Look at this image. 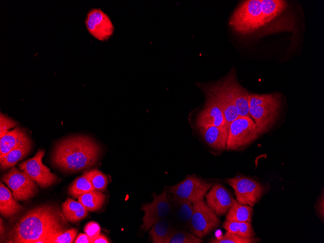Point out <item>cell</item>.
<instances>
[{"label":"cell","instance_id":"obj_11","mask_svg":"<svg viewBox=\"0 0 324 243\" xmlns=\"http://www.w3.org/2000/svg\"><path fill=\"white\" fill-rule=\"evenodd\" d=\"M153 201L144 204L141 210L144 211L142 227L147 231L160 220L168 218L171 211V205L167 198V193L163 191L160 194L153 193Z\"/></svg>","mask_w":324,"mask_h":243},{"label":"cell","instance_id":"obj_35","mask_svg":"<svg viewBox=\"0 0 324 243\" xmlns=\"http://www.w3.org/2000/svg\"><path fill=\"white\" fill-rule=\"evenodd\" d=\"M324 194L321 196L318 202L317 209L318 214L321 219L323 220L324 218Z\"/></svg>","mask_w":324,"mask_h":243},{"label":"cell","instance_id":"obj_33","mask_svg":"<svg viewBox=\"0 0 324 243\" xmlns=\"http://www.w3.org/2000/svg\"><path fill=\"white\" fill-rule=\"evenodd\" d=\"M18 123L0 113V138L2 137L10 129L17 126Z\"/></svg>","mask_w":324,"mask_h":243},{"label":"cell","instance_id":"obj_16","mask_svg":"<svg viewBox=\"0 0 324 243\" xmlns=\"http://www.w3.org/2000/svg\"><path fill=\"white\" fill-rule=\"evenodd\" d=\"M205 196L206 204L219 217L226 215L234 199L229 191L218 183L212 186Z\"/></svg>","mask_w":324,"mask_h":243},{"label":"cell","instance_id":"obj_20","mask_svg":"<svg viewBox=\"0 0 324 243\" xmlns=\"http://www.w3.org/2000/svg\"><path fill=\"white\" fill-rule=\"evenodd\" d=\"M29 138L24 130L20 127L7 132L0 138V162L11 150Z\"/></svg>","mask_w":324,"mask_h":243},{"label":"cell","instance_id":"obj_13","mask_svg":"<svg viewBox=\"0 0 324 243\" xmlns=\"http://www.w3.org/2000/svg\"><path fill=\"white\" fill-rule=\"evenodd\" d=\"M85 24L89 33L100 41L108 39L114 30L109 16L98 8H92L88 11Z\"/></svg>","mask_w":324,"mask_h":243},{"label":"cell","instance_id":"obj_6","mask_svg":"<svg viewBox=\"0 0 324 243\" xmlns=\"http://www.w3.org/2000/svg\"><path fill=\"white\" fill-rule=\"evenodd\" d=\"M226 181L233 188L236 200L239 203L252 208L267 192V187L264 185L245 176L228 178Z\"/></svg>","mask_w":324,"mask_h":243},{"label":"cell","instance_id":"obj_19","mask_svg":"<svg viewBox=\"0 0 324 243\" xmlns=\"http://www.w3.org/2000/svg\"><path fill=\"white\" fill-rule=\"evenodd\" d=\"M23 210V207L14 198L13 193L0 181V212L6 218L14 217Z\"/></svg>","mask_w":324,"mask_h":243},{"label":"cell","instance_id":"obj_5","mask_svg":"<svg viewBox=\"0 0 324 243\" xmlns=\"http://www.w3.org/2000/svg\"><path fill=\"white\" fill-rule=\"evenodd\" d=\"M256 124L248 116H239L229 125L226 149L237 150L244 148L259 136Z\"/></svg>","mask_w":324,"mask_h":243},{"label":"cell","instance_id":"obj_29","mask_svg":"<svg viewBox=\"0 0 324 243\" xmlns=\"http://www.w3.org/2000/svg\"><path fill=\"white\" fill-rule=\"evenodd\" d=\"M82 176L88 179L95 189L99 191H104L107 188L108 179L106 175L97 169L86 170Z\"/></svg>","mask_w":324,"mask_h":243},{"label":"cell","instance_id":"obj_14","mask_svg":"<svg viewBox=\"0 0 324 243\" xmlns=\"http://www.w3.org/2000/svg\"><path fill=\"white\" fill-rule=\"evenodd\" d=\"M206 103L200 112L195 121L197 128L225 125V118L223 110L212 93L207 88L205 90Z\"/></svg>","mask_w":324,"mask_h":243},{"label":"cell","instance_id":"obj_24","mask_svg":"<svg viewBox=\"0 0 324 243\" xmlns=\"http://www.w3.org/2000/svg\"><path fill=\"white\" fill-rule=\"evenodd\" d=\"M253 212L252 207L241 204L233 199L232 205L226 214V220L251 223Z\"/></svg>","mask_w":324,"mask_h":243},{"label":"cell","instance_id":"obj_18","mask_svg":"<svg viewBox=\"0 0 324 243\" xmlns=\"http://www.w3.org/2000/svg\"><path fill=\"white\" fill-rule=\"evenodd\" d=\"M228 76L232 97L239 116L250 117L249 113V94L237 81L234 71L230 72Z\"/></svg>","mask_w":324,"mask_h":243},{"label":"cell","instance_id":"obj_25","mask_svg":"<svg viewBox=\"0 0 324 243\" xmlns=\"http://www.w3.org/2000/svg\"><path fill=\"white\" fill-rule=\"evenodd\" d=\"M78 199V201L89 211L94 212L102 208L106 201V196L101 191L95 190L81 195Z\"/></svg>","mask_w":324,"mask_h":243},{"label":"cell","instance_id":"obj_3","mask_svg":"<svg viewBox=\"0 0 324 243\" xmlns=\"http://www.w3.org/2000/svg\"><path fill=\"white\" fill-rule=\"evenodd\" d=\"M249 113L255 122L259 135L270 129L274 123L280 107L278 94H253L248 96Z\"/></svg>","mask_w":324,"mask_h":243},{"label":"cell","instance_id":"obj_2","mask_svg":"<svg viewBox=\"0 0 324 243\" xmlns=\"http://www.w3.org/2000/svg\"><path fill=\"white\" fill-rule=\"evenodd\" d=\"M100 146L91 138L74 135L65 138L55 145L51 160L61 170L76 173L95 165L100 156Z\"/></svg>","mask_w":324,"mask_h":243},{"label":"cell","instance_id":"obj_8","mask_svg":"<svg viewBox=\"0 0 324 243\" xmlns=\"http://www.w3.org/2000/svg\"><path fill=\"white\" fill-rule=\"evenodd\" d=\"M192 205L193 214L189 230L202 238L217 227L221 221L204 200L194 202Z\"/></svg>","mask_w":324,"mask_h":243},{"label":"cell","instance_id":"obj_10","mask_svg":"<svg viewBox=\"0 0 324 243\" xmlns=\"http://www.w3.org/2000/svg\"><path fill=\"white\" fill-rule=\"evenodd\" d=\"M43 149L38 150L33 157L20 163L19 170L24 171L42 188L51 186L58 180L57 176L42 162Z\"/></svg>","mask_w":324,"mask_h":243},{"label":"cell","instance_id":"obj_37","mask_svg":"<svg viewBox=\"0 0 324 243\" xmlns=\"http://www.w3.org/2000/svg\"><path fill=\"white\" fill-rule=\"evenodd\" d=\"M110 243L107 238L102 235L98 234L97 236L91 239V243Z\"/></svg>","mask_w":324,"mask_h":243},{"label":"cell","instance_id":"obj_28","mask_svg":"<svg viewBox=\"0 0 324 243\" xmlns=\"http://www.w3.org/2000/svg\"><path fill=\"white\" fill-rule=\"evenodd\" d=\"M95 190L90 181L82 175L71 183L68 189V193L72 197L78 198L81 195Z\"/></svg>","mask_w":324,"mask_h":243},{"label":"cell","instance_id":"obj_4","mask_svg":"<svg viewBox=\"0 0 324 243\" xmlns=\"http://www.w3.org/2000/svg\"><path fill=\"white\" fill-rule=\"evenodd\" d=\"M229 24L235 32L242 35L252 33L265 25L261 0H248L240 3L231 16Z\"/></svg>","mask_w":324,"mask_h":243},{"label":"cell","instance_id":"obj_34","mask_svg":"<svg viewBox=\"0 0 324 243\" xmlns=\"http://www.w3.org/2000/svg\"><path fill=\"white\" fill-rule=\"evenodd\" d=\"M100 231V226L98 223L94 221L89 222L84 227V233L91 239L99 234Z\"/></svg>","mask_w":324,"mask_h":243},{"label":"cell","instance_id":"obj_12","mask_svg":"<svg viewBox=\"0 0 324 243\" xmlns=\"http://www.w3.org/2000/svg\"><path fill=\"white\" fill-rule=\"evenodd\" d=\"M207 88L219 103L225 116V125L229 128L230 124L240 116L232 97L228 75Z\"/></svg>","mask_w":324,"mask_h":243},{"label":"cell","instance_id":"obj_30","mask_svg":"<svg viewBox=\"0 0 324 243\" xmlns=\"http://www.w3.org/2000/svg\"><path fill=\"white\" fill-rule=\"evenodd\" d=\"M260 241L259 238L253 236L247 238L238 234L232 233L228 231L219 237H215L210 239V243H256Z\"/></svg>","mask_w":324,"mask_h":243},{"label":"cell","instance_id":"obj_36","mask_svg":"<svg viewBox=\"0 0 324 243\" xmlns=\"http://www.w3.org/2000/svg\"><path fill=\"white\" fill-rule=\"evenodd\" d=\"M75 243H91V239L85 233H80L74 241Z\"/></svg>","mask_w":324,"mask_h":243},{"label":"cell","instance_id":"obj_26","mask_svg":"<svg viewBox=\"0 0 324 243\" xmlns=\"http://www.w3.org/2000/svg\"><path fill=\"white\" fill-rule=\"evenodd\" d=\"M261 10L265 24L279 15L287 7L285 1L261 0Z\"/></svg>","mask_w":324,"mask_h":243},{"label":"cell","instance_id":"obj_31","mask_svg":"<svg viewBox=\"0 0 324 243\" xmlns=\"http://www.w3.org/2000/svg\"><path fill=\"white\" fill-rule=\"evenodd\" d=\"M203 240L190 231L176 229L171 235L167 243H202Z\"/></svg>","mask_w":324,"mask_h":243},{"label":"cell","instance_id":"obj_22","mask_svg":"<svg viewBox=\"0 0 324 243\" xmlns=\"http://www.w3.org/2000/svg\"><path fill=\"white\" fill-rule=\"evenodd\" d=\"M62 213L65 219L72 223H77L84 219L89 211L79 201L67 197L62 204Z\"/></svg>","mask_w":324,"mask_h":243},{"label":"cell","instance_id":"obj_27","mask_svg":"<svg viewBox=\"0 0 324 243\" xmlns=\"http://www.w3.org/2000/svg\"><path fill=\"white\" fill-rule=\"evenodd\" d=\"M223 227L227 231L244 237L255 236L252 226L251 223L248 222L229 221L226 220L223 224Z\"/></svg>","mask_w":324,"mask_h":243},{"label":"cell","instance_id":"obj_17","mask_svg":"<svg viewBox=\"0 0 324 243\" xmlns=\"http://www.w3.org/2000/svg\"><path fill=\"white\" fill-rule=\"evenodd\" d=\"M205 142L212 149L218 151L226 149L229 128L225 125L199 129Z\"/></svg>","mask_w":324,"mask_h":243},{"label":"cell","instance_id":"obj_23","mask_svg":"<svg viewBox=\"0 0 324 243\" xmlns=\"http://www.w3.org/2000/svg\"><path fill=\"white\" fill-rule=\"evenodd\" d=\"M177 229L168 218L160 220L151 228L148 233L153 243H167L172 233Z\"/></svg>","mask_w":324,"mask_h":243},{"label":"cell","instance_id":"obj_9","mask_svg":"<svg viewBox=\"0 0 324 243\" xmlns=\"http://www.w3.org/2000/svg\"><path fill=\"white\" fill-rule=\"evenodd\" d=\"M213 185L195 175H188L176 184L167 187L166 192L191 203L204 200L205 194Z\"/></svg>","mask_w":324,"mask_h":243},{"label":"cell","instance_id":"obj_1","mask_svg":"<svg viewBox=\"0 0 324 243\" xmlns=\"http://www.w3.org/2000/svg\"><path fill=\"white\" fill-rule=\"evenodd\" d=\"M67 220L62 209L52 204L33 208L10 225L6 243H45L50 236L66 231Z\"/></svg>","mask_w":324,"mask_h":243},{"label":"cell","instance_id":"obj_21","mask_svg":"<svg viewBox=\"0 0 324 243\" xmlns=\"http://www.w3.org/2000/svg\"><path fill=\"white\" fill-rule=\"evenodd\" d=\"M32 146V141L29 138L16 146L0 162L1 169L5 170L15 166L30 152Z\"/></svg>","mask_w":324,"mask_h":243},{"label":"cell","instance_id":"obj_7","mask_svg":"<svg viewBox=\"0 0 324 243\" xmlns=\"http://www.w3.org/2000/svg\"><path fill=\"white\" fill-rule=\"evenodd\" d=\"M2 180L12 190L17 201H27L38 191L36 182L26 172L15 166L3 175Z\"/></svg>","mask_w":324,"mask_h":243},{"label":"cell","instance_id":"obj_15","mask_svg":"<svg viewBox=\"0 0 324 243\" xmlns=\"http://www.w3.org/2000/svg\"><path fill=\"white\" fill-rule=\"evenodd\" d=\"M167 198L172 207L168 218L177 229L188 230L193 214L192 203L170 193Z\"/></svg>","mask_w":324,"mask_h":243},{"label":"cell","instance_id":"obj_38","mask_svg":"<svg viewBox=\"0 0 324 243\" xmlns=\"http://www.w3.org/2000/svg\"><path fill=\"white\" fill-rule=\"evenodd\" d=\"M5 232H6L5 227L3 223V220L1 218H0V239L3 238V236L5 235Z\"/></svg>","mask_w":324,"mask_h":243},{"label":"cell","instance_id":"obj_32","mask_svg":"<svg viewBox=\"0 0 324 243\" xmlns=\"http://www.w3.org/2000/svg\"><path fill=\"white\" fill-rule=\"evenodd\" d=\"M78 230L75 228H72L67 230L52 235L46 241V243H72L76 238Z\"/></svg>","mask_w":324,"mask_h":243}]
</instances>
